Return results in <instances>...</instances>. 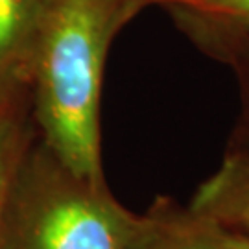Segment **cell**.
<instances>
[{"label": "cell", "mask_w": 249, "mask_h": 249, "mask_svg": "<svg viewBox=\"0 0 249 249\" xmlns=\"http://www.w3.org/2000/svg\"><path fill=\"white\" fill-rule=\"evenodd\" d=\"M135 11L116 0H43L28 74L52 159L89 183H104L100 100L107 48Z\"/></svg>", "instance_id": "cell-1"}, {"label": "cell", "mask_w": 249, "mask_h": 249, "mask_svg": "<svg viewBox=\"0 0 249 249\" xmlns=\"http://www.w3.org/2000/svg\"><path fill=\"white\" fill-rule=\"evenodd\" d=\"M9 209L2 249H125L139 216L109 196L104 183L74 178L48 153Z\"/></svg>", "instance_id": "cell-2"}, {"label": "cell", "mask_w": 249, "mask_h": 249, "mask_svg": "<svg viewBox=\"0 0 249 249\" xmlns=\"http://www.w3.org/2000/svg\"><path fill=\"white\" fill-rule=\"evenodd\" d=\"M125 249H234L232 236L218 223L162 199L150 213L139 216V225Z\"/></svg>", "instance_id": "cell-3"}, {"label": "cell", "mask_w": 249, "mask_h": 249, "mask_svg": "<svg viewBox=\"0 0 249 249\" xmlns=\"http://www.w3.org/2000/svg\"><path fill=\"white\" fill-rule=\"evenodd\" d=\"M188 207L225 231L249 240V151L225 157L199 185Z\"/></svg>", "instance_id": "cell-4"}, {"label": "cell", "mask_w": 249, "mask_h": 249, "mask_svg": "<svg viewBox=\"0 0 249 249\" xmlns=\"http://www.w3.org/2000/svg\"><path fill=\"white\" fill-rule=\"evenodd\" d=\"M43 0H0V81L28 74Z\"/></svg>", "instance_id": "cell-5"}, {"label": "cell", "mask_w": 249, "mask_h": 249, "mask_svg": "<svg viewBox=\"0 0 249 249\" xmlns=\"http://www.w3.org/2000/svg\"><path fill=\"white\" fill-rule=\"evenodd\" d=\"M168 6L178 8L203 26L231 34L249 32V0H172Z\"/></svg>", "instance_id": "cell-6"}, {"label": "cell", "mask_w": 249, "mask_h": 249, "mask_svg": "<svg viewBox=\"0 0 249 249\" xmlns=\"http://www.w3.org/2000/svg\"><path fill=\"white\" fill-rule=\"evenodd\" d=\"M18 155L20 137L17 124L9 115L0 113V249L4 244L9 209L15 196V185L18 183Z\"/></svg>", "instance_id": "cell-7"}, {"label": "cell", "mask_w": 249, "mask_h": 249, "mask_svg": "<svg viewBox=\"0 0 249 249\" xmlns=\"http://www.w3.org/2000/svg\"><path fill=\"white\" fill-rule=\"evenodd\" d=\"M116 2L124 4L125 8H129L131 11H137V9L146 6V4H150V2H159V0H116Z\"/></svg>", "instance_id": "cell-8"}, {"label": "cell", "mask_w": 249, "mask_h": 249, "mask_svg": "<svg viewBox=\"0 0 249 249\" xmlns=\"http://www.w3.org/2000/svg\"><path fill=\"white\" fill-rule=\"evenodd\" d=\"M232 248L234 249H249V240H246V238H242V236H238V234H232Z\"/></svg>", "instance_id": "cell-9"}, {"label": "cell", "mask_w": 249, "mask_h": 249, "mask_svg": "<svg viewBox=\"0 0 249 249\" xmlns=\"http://www.w3.org/2000/svg\"><path fill=\"white\" fill-rule=\"evenodd\" d=\"M159 2H162V4H168V2H172V0H159Z\"/></svg>", "instance_id": "cell-10"}]
</instances>
